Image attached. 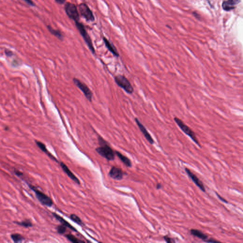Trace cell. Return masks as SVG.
I'll return each instance as SVG.
<instances>
[{"label":"cell","instance_id":"cell-24","mask_svg":"<svg viewBox=\"0 0 243 243\" xmlns=\"http://www.w3.org/2000/svg\"><path fill=\"white\" fill-rule=\"evenodd\" d=\"M58 233L59 234H63L66 230V227L63 225H59L57 227Z\"/></svg>","mask_w":243,"mask_h":243},{"label":"cell","instance_id":"cell-5","mask_svg":"<svg viewBox=\"0 0 243 243\" xmlns=\"http://www.w3.org/2000/svg\"><path fill=\"white\" fill-rule=\"evenodd\" d=\"M114 81L116 84L121 89L124 90L127 94H132L134 93V87L131 84L130 82L125 76L119 75L114 78Z\"/></svg>","mask_w":243,"mask_h":243},{"label":"cell","instance_id":"cell-29","mask_svg":"<svg viewBox=\"0 0 243 243\" xmlns=\"http://www.w3.org/2000/svg\"><path fill=\"white\" fill-rule=\"evenodd\" d=\"M205 242H208V243H221L220 241H218V240H216L213 239H208L206 240Z\"/></svg>","mask_w":243,"mask_h":243},{"label":"cell","instance_id":"cell-18","mask_svg":"<svg viewBox=\"0 0 243 243\" xmlns=\"http://www.w3.org/2000/svg\"><path fill=\"white\" fill-rule=\"evenodd\" d=\"M115 154L118 157V158L121 160V162L123 163V164L126 165L127 167H131L132 166V163L130 160L128 158V157L123 155L121 152L118 151H115Z\"/></svg>","mask_w":243,"mask_h":243},{"label":"cell","instance_id":"cell-23","mask_svg":"<svg viewBox=\"0 0 243 243\" xmlns=\"http://www.w3.org/2000/svg\"><path fill=\"white\" fill-rule=\"evenodd\" d=\"M66 239L69 240V241L73 243H85V241L77 239L76 236H75L72 234H69L66 235Z\"/></svg>","mask_w":243,"mask_h":243},{"label":"cell","instance_id":"cell-21","mask_svg":"<svg viewBox=\"0 0 243 243\" xmlns=\"http://www.w3.org/2000/svg\"><path fill=\"white\" fill-rule=\"evenodd\" d=\"M11 238L14 243H20L22 242L25 239L24 236L21 234L19 233H14L11 235Z\"/></svg>","mask_w":243,"mask_h":243},{"label":"cell","instance_id":"cell-14","mask_svg":"<svg viewBox=\"0 0 243 243\" xmlns=\"http://www.w3.org/2000/svg\"><path fill=\"white\" fill-rule=\"evenodd\" d=\"M239 0H227L223 2L222 7L225 11H229L235 8V5L239 4Z\"/></svg>","mask_w":243,"mask_h":243},{"label":"cell","instance_id":"cell-26","mask_svg":"<svg viewBox=\"0 0 243 243\" xmlns=\"http://www.w3.org/2000/svg\"><path fill=\"white\" fill-rule=\"evenodd\" d=\"M13 172H14L15 175H16L17 177L21 178V179H22V177H23V175H24V174H23V172L20 171L19 170L16 169V168H14Z\"/></svg>","mask_w":243,"mask_h":243},{"label":"cell","instance_id":"cell-30","mask_svg":"<svg viewBox=\"0 0 243 243\" xmlns=\"http://www.w3.org/2000/svg\"><path fill=\"white\" fill-rule=\"evenodd\" d=\"M24 1L27 2L28 4L30 5L31 6H34L35 5L34 2H33L32 0H24Z\"/></svg>","mask_w":243,"mask_h":243},{"label":"cell","instance_id":"cell-22","mask_svg":"<svg viewBox=\"0 0 243 243\" xmlns=\"http://www.w3.org/2000/svg\"><path fill=\"white\" fill-rule=\"evenodd\" d=\"M70 219H71L72 221L76 223L79 226H85L84 223L82 221L81 218H79V216L76 215L75 214H71L70 216Z\"/></svg>","mask_w":243,"mask_h":243},{"label":"cell","instance_id":"cell-9","mask_svg":"<svg viewBox=\"0 0 243 243\" xmlns=\"http://www.w3.org/2000/svg\"><path fill=\"white\" fill-rule=\"evenodd\" d=\"M185 171L188 175V177L191 178V180L193 181V182L196 185V186L198 187L201 191H202L203 192H206V188H205V186L204 185L202 181L199 179V178L197 177V176L195 174H193V172L191 171V170L188 169V168H185Z\"/></svg>","mask_w":243,"mask_h":243},{"label":"cell","instance_id":"cell-19","mask_svg":"<svg viewBox=\"0 0 243 243\" xmlns=\"http://www.w3.org/2000/svg\"><path fill=\"white\" fill-rule=\"evenodd\" d=\"M47 28H48L49 32H50L51 34L53 35L54 36H55L59 40L63 41L64 37H63V35H62L61 32L60 30L54 29L53 28H52L49 25L47 26Z\"/></svg>","mask_w":243,"mask_h":243},{"label":"cell","instance_id":"cell-27","mask_svg":"<svg viewBox=\"0 0 243 243\" xmlns=\"http://www.w3.org/2000/svg\"><path fill=\"white\" fill-rule=\"evenodd\" d=\"M216 195L217 196V197H218V198H219L221 201H222V202H223L225 203H228V201L226 200V199L223 198L221 195L219 194L218 192H216Z\"/></svg>","mask_w":243,"mask_h":243},{"label":"cell","instance_id":"cell-13","mask_svg":"<svg viewBox=\"0 0 243 243\" xmlns=\"http://www.w3.org/2000/svg\"><path fill=\"white\" fill-rule=\"evenodd\" d=\"M103 40L104 41L105 46H106V48L108 49V50L114 56H115L116 57H119V53L118 52L117 49L115 48V47L113 44V43H111L109 40H107V38H106L105 37H103Z\"/></svg>","mask_w":243,"mask_h":243},{"label":"cell","instance_id":"cell-3","mask_svg":"<svg viewBox=\"0 0 243 243\" xmlns=\"http://www.w3.org/2000/svg\"><path fill=\"white\" fill-rule=\"evenodd\" d=\"M174 121L176 123L177 126L182 130V131L192 140L199 147L201 148V145L197 138V136L196 135L194 131H193L188 126L185 124L183 122V121H182L179 118L175 117L174 118Z\"/></svg>","mask_w":243,"mask_h":243},{"label":"cell","instance_id":"cell-7","mask_svg":"<svg viewBox=\"0 0 243 243\" xmlns=\"http://www.w3.org/2000/svg\"><path fill=\"white\" fill-rule=\"evenodd\" d=\"M73 81L76 86L81 89L88 101L90 102H92L93 93L87 85L77 78H74Z\"/></svg>","mask_w":243,"mask_h":243},{"label":"cell","instance_id":"cell-4","mask_svg":"<svg viewBox=\"0 0 243 243\" xmlns=\"http://www.w3.org/2000/svg\"><path fill=\"white\" fill-rule=\"evenodd\" d=\"M75 25L79 31V33H81V35L85 41L86 44L89 47V49L92 52V53L95 54V49L93 46L92 40L89 35V33H87L85 28V26L82 23L79 22V21L75 22Z\"/></svg>","mask_w":243,"mask_h":243},{"label":"cell","instance_id":"cell-28","mask_svg":"<svg viewBox=\"0 0 243 243\" xmlns=\"http://www.w3.org/2000/svg\"><path fill=\"white\" fill-rule=\"evenodd\" d=\"M5 54L8 57H11L13 55V51L9 50V49H7L5 50Z\"/></svg>","mask_w":243,"mask_h":243},{"label":"cell","instance_id":"cell-15","mask_svg":"<svg viewBox=\"0 0 243 243\" xmlns=\"http://www.w3.org/2000/svg\"><path fill=\"white\" fill-rule=\"evenodd\" d=\"M52 215L57 220H58L62 225L65 226L66 228H69V229H71L72 230L77 232V229L75 228L74 227H73L70 224L68 221H66L65 219H64L63 218H62L61 216L58 215V214L56 213H52Z\"/></svg>","mask_w":243,"mask_h":243},{"label":"cell","instance_id":"cell-8","mask_svg":"<svg viewBox=\"0 0 243 243\" xmlns=\"http://www.w3.org/2000/svg\"><path fill=\"white\" fill-rule=\"evenodd\" d=\"M79 13L83 17H84L87 21L93 22L95 21V18L89 7L86 4L82 3L78 5Z\"/></svg>","mask_w":243,"mask_h":243},{"label":"cell","instance_id":"cell-10","mask_svg":"<svg viewBox=\"0 0 243 243\" xmlns=\"http://www.w3.org/2000/svg\"><path fill=\"white\" fill-rule=\"evenodd\" d=\"M134 120H135L136 125H137L138 127L139 128L140 131L142 132V134H143L144 137L146 138V139L151 144V145L154 144V139L152 138V137H151L150 133L148 132L146 128L142 124V123L140 121L138 118L137 117L135 118Z\"/></svg>","mask_w":243,"mask_h":243},{"label":"cell","instance_id":"cell-32","mask_svg":"<svg viewBox=\"0 0 243 243\" xmlns=\"http://www.w3.org/2000/svg\"><path fill=\"white\" fill-rule=\"evenodd\" d=\"M56 1V2L58 3V4H64V2L65 1V0H55Z\"/></svg>","mask_w":243,"mask_h":243},{"label":"cell","instance_id":"cell-17","mask_svg":"<svg viewBox=\"0 0 243 243\" xmlns=\"http://www.w3.org/2000/svg\"><path fill=\"white\" fill-rule=\"evenodd\" d=\"M190 233L193 236L198 237L204 242L208 239V235L204 234L202 231L199 230V229H191L190 230Z\"/></svg>","mask_w":243,"mask_h":243},{"label":"cell","instance_id":"cell-16","mask_svg":"<svg viewBox=\"0 0 243 243\" xmlns=\"http://www.w3.org/2000/svg\"><path fill=\"white\" fill-rule=\"evenodd\" d=\"M35 143H36V145L37 146L38 148H40L41 150L43 152H44L45 154H46L50 159L53 160L55 161V162H58L57 159L51 153L49 152V151L47 150L46 146L45 144H44L42 142H40V141H37V140L35 141Z\"/></svg>","mask_w":243,"mask_h":243},{"label":"cell","instance_id":"cell-25","mask_svg":"<svg viewBox=\"0 0 243 243\" xmlns=\"http://www.w3.org/2000/svg\"><path fill=\"white\" fill-rule=\"evenodd\" d=\"M163 238L167 243H175L176 242L175 240L174 239L170 237L168 235H165L163 237Z\"/></svg>","mask_w":243,"mask_h":243},{"label":"cell","instance_id":"cell-11","mask_svg":"<svg viewBox=\"0 0 243 243\" xmlns=\"http://www.w3.org/2000/svg\"><path fill=\"white\" fill-rule=\"evenodd\" d=\"M108 175L113 179L120 180L123 178V172L119 168L113 166L110 170Z\"/></svg>","mask_w":243,"mask_h":243},{"label":"cell","instance_id":"cell-6","mask_svg":"<svg viewBox=\"0 0 243 243\" xmlns=\"http://www.w3.org/2000/svg\"><path fill=\"white\" fill-rule=\"evenodd\" d=\"M65 10L70 19L73 20L75 22L79 21V13L75 4L70 2H67L65 5Z\"/></svg>","mask_w":243,"mask_h":243},{"label":"cell","instance_id":"cell-20","mask_svg":"<svg viewBox=\"0 0 243 243\" xmlns=\"http://www.w3.org/2000/svg\"><path fill=\"white\" fill-rule=\"evenodd\" d=\"M13 222L16 224L21 227H24L25 228L32 227L33 226L32 221L30 219H25L21 221H14Z\"/></svg>","mask_w":243,"mask_h":243},{"label":"cell","instance_id":"cell-2","mask_svg":"<svg viewBox=\"0 0 243 243\" xmlns=\"http://www.w3.org/2000/svg\"><path fill=\"white\" fill-rule=\"evenodd\" d=\"M26 183L30 190L35 193L36 198L41 204L48 207H51L52 206L53 202L52 199L50 197L44 193H43L41 191L38 190V188L34 185L28 182H26Z\"/></svg>","mask_w":243,"mask_h":243},{"label":"cell","instance_id":"cell-1","mask_svg":"<svg viewBox=\"0 0 243 243\" xmlns=\"http://www.w3.org/2000/svg\"><path fill=\"white\" fill-rule=\"evenodd\" d=\"M98 142L100 146L95 149V151L102 157L108 161H113L115 157V152L110 146L109 144L106 140L102 137H98Z\"/></svg>","mask_w":243,"mask_h":243},{"label":"cell","instance_id":"cell-31","mask_svg":"<svg viewBox=\"0 0 243 243\" xmlns=\"http://www.w3.org/2000/svg\"><path fill=\"white\" fill-rule=\"evenodd\" d=\"M156 187L157 190H160V189H161V188H162V184H161V183H157Z\"/></svg>","mask_w":243,"mask_h":243},{"label":"cell","instance_id":"cell-12","mask_svg":"<svg viewBox=\"0 0 243 243\" xmlns=\"http://www.w3.org/2000/svg\"><path fill=\"white\" fill-rule=\"evenodd\" d=\"M60 165H61L62 169L63 170V171L65 172L66 174L68 175V177L70 179H72L77 184H78V185L81 184V182L79 181L78 178H77L76 176L73 173L69 170V167L64 163L61 162H60Z\"/></svg>","mask_w":243,"mask_h":243}]
</instances>
